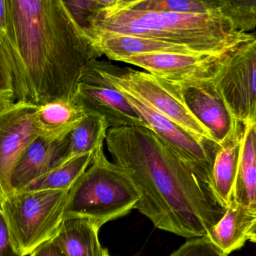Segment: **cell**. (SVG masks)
<instances>
[{
	"label": "cell",
	"instance_id": "1",
	"mask_svg": "<svg viewBox=\"0 0 256 256\" xmlns=\"http://www.w3.org/2000/svg\"><path fill=\"white\" fill-rule=\"evenodd\" d=\"M105 142L140 194L135 209L156 228L185 238L207 237L225 214L210 186L148 128H111Z\"/></svg>",
	"mask_w": 256,
	"mask_h": 256
},
{
	"label": "cell",
	"instance_id": "2",
	"mask_svg": "<svg viewBox=\"0 0 256 256\" xmlns=\"http://www.w3.org/2000/svg\"><path fill=\"white\" fill-rule=\"evenodd\" d=\"M16 102L74 101L86 68L102 57L64 0H8Z\"/></svg>",
	"mask_w": 256,
	"mask_h": 256
},
{
	"label": "cell",
	"instance_id": "3",
	"mask_svg": "<svg viewBox=\"0 0 256 256\" xmlns=\"http://www.w3.org/2000/svg\"><path fill=\"white\" fill-rule=\"evenodd\" d=\"M84 29L91 33L127 35L188 45L197 54L225 58L255 38L233 30L220 13L186 15L132 10L123 0H100Z\"/></svg>",
	"mask_w": 256,
	"mask_h": 256
},
{
	"label": "cell",
	"instance_id": "4",
	"mask_svg": "<svg viewBox=\"0 0 256 256\" xmlns=\"http://www.w3.org/2000/svg\"><path fill=\"white\" fill-rule=\"evenodd\" d=\"M81 81L102 84L127 93L182 128L197 141L218 146L208 129L188 108L182 92L148 72L97 60L86 68Z\"/></svg>",
	"mask_w": 256,
	"mask_h": 256
},
{
	"label": "cell",
	"instance_id": "5",
	"mask_svg": "<svg viewBox=\"0 0 256 256\" xmlns=\"http://www.w3.org/2000/svg\"><path fill=\"white\" fill-rule=\"evenodd\" d=\"M104 145L94 152L86 171L69 189L64 217L85 218L99 228L135 209L140 195L132 182L104 153Z\"/></svg>",
	"mask_w": 256,
	"mask_h": 256
},
{
	"label": "cell",
	"instance_id": "6",
	"mask_svg": "<svg viewBox=\"0 0 256 256\" xmlns=\"http://www.w3.org/2000/svg\"><path fill=\"white\" fill-rule=\"evenodd\" d=\"M69 189L12 192L1 203L12 245L20 255H30L56 237Z\"/></svg>",
	"mask_w": 256,
	"mask_h": 256
},
{
	"label": "cell",
	"instance_id": "7",
	"mask_svg": "<svg viewBox=\"0 0 256 256\" xmlns=\"http://www.w3.org/2000/svg\"><path fill=\"white\" fill-rule=\"evenodd\" d=\"M214 85L234 120L242 127L256 121V34L221 60Z\"/></svg>",
	"mask_w": 256,
	"mask_h": 256
},
{
	"label": "cell",
	"instance_id": "8",
	"mask_svg": "<svg viewBox=\"0 0 256 256\" xmlns=\"http://www.w3.org/2000/svg\"><path fill=\"white\" fill-rule=\"evenodd\" d=\"M37 107L16 102L0 111V204L12 193L10 177L26 149L40 135Z\"/></svg>",
	"mask_w": 256,
	"mask_h": 256
},
{
	"label": "cell",
	"instance_id": "9",
	"mask_svg": "<svg viewBox=\"0 0 256 256\" xmlns=\"http://www.w3.org/2000/svg\"><path fill=\"white\" fill-rule=\"evenodd\" d=\"M121 93L146 122L149 129L165 141L192 168L200 178L209 186L218 146L197 141L182 128L147 105L127 93Z\"/></svg>",
	"mask_w": 256,
	"mask_h": 256
},
{
	"label": "cell",
	"instance_id": "10",
	"mask_svg": "<svg viewBox=\"0 0 256 256\" xmlns=\"http://www.w3.org/2000/svg\"><path fill=\"white\" fill-rule=\"evenodd\" d=\"M222 59L200 54H156L124 57L118 62L142 68L172 87L182 90L212 81L216 66Z\"/></svg>",
	"mask_w": 256,
	"mask_h": 256
},
{
	"label": "cell",
	"instance_id": "11",
	"mask_svg": "<svg viewBox=\"0 0 256 256\" xmlns=\"http://www.w3.org/2000/svg\"><path fill=\"white\" fill-rule=\"evenodd\" d=\"M179 90L192 114L208 129L218 147L240 138L243 127L230 114L213 81H204Z\"/></svg>",
	"mask_w": 256,
	"mask_h": 256
},
{
	"label": "cell",
	"instance_id": "12",
	"mask_svg": "<svg viewBox=\"0 0 256 256\" xmlns=\"http://www.w3.org/2000/svg\"><path fill=\"white\" fill-rule=\"evenodd\" d=\"M70 135L61 138L39 135L26 149L10 177L12 192H18L66 162Z\"/></svg>",
	"mask_w": 256,
	"mask_h": 256
},
{
	"label": "cell",
	"instance_id": "13",
	"mask_svg": "<svg viewBox=\"0 0 256 256\" xmlns=\"http://www.w3.org/2000/svg\"><path fill=\"white\" fill-rule=\"evenodd\" d=\"M74 101L86 114L94 113L103 117L109 129L124 126L148 128L123 95L106 86L81 81Z\"/></svg>",
	"mask_w": 256,
	"mask_h": 256
},
{
	"label": "cell",
	"instance_id": "14",
	"mask_svg": "<svg viewBox=\"0 0 256 256\" xmlns=\"http://www.w3.org/2000/svg\"><path fill=\"white\" fill-rule=\"evenodd\" d=\"M88 34L102 55L114 61L124 57L148 54H198L188 45L166 41L127 35L99 33Z\"/></svg>",
	"mask_w": 256,
	"mask_h": 256
},
{
	"label": "cell",
	"instance_id": "15",
	"mask_svg": "<svg viewBox=\"0 0 256 256\" xmlns=\"http://www.w3.org/2000/svg\"><path fill=\"white\" fill-rule=\"evenodd\" d=\"M233 201L256 216V144L252 125L242 129Z\"/></svg>",
	"mask_w": 256,
	"mask_h": 256
},
{
	"label": "cell",
	"instance_id": "16",
	"mask_svg": "<svg viewBox=\"0 0 256 256\" xmlns=\"http://www.w3.org/2000/svg\"><path fill=\"white\" fill-rule=\"evenodd\" d=\"M256 216L234 201L225 214L210 230L207 237L226 256L244 246Z\"/></svg>",
	"mask_w": 256,
	"mask_h": 256
},
{
	"label": "cell",
	"instance_id": "17",
	"mask_svg": "<svg viewBox=\"0 0 256 256\" xmlns=\"http://www.w3.org/2000/svg\"><path fill=\"white\" fill-rule=\"evenodd\" d=\"M100 228L85 218H67L54 238L67 256H104Z\"/></svg>",
	"mask_w": 256,
	"mask_h": 256
},
{
	"label": "cell",
	"instance_id": "18",
	"mask_svg": "<svg viewBox=\"0 0 256 256\" xmlns=\"http://www.w3.org/2000/svg\"><path fill=\"white\" fill-rule=\"evenodd\" d=\"M240 138L218 147L214 159L210 186L220 205L227 209L233 201L240 156Z\"/></svg>",
	"mask_w": 256,
	"mask_h": 256
},
{
	"label": "cell",
	"instance_id": "19",
	"mask_svg": "<svg viewBox=\"0 0 256 256\" xmlns=\"http://www.w3.org/2000/svg\"><path fill=\"white\" fill-rule=\"evenodd\" d=\"M74 101L56 100L36 109V121L40 135L61 138L70 135L86 116Z\"/></svg>",
	"mask_w": 256,
	"mask_h": 256
},
{
	"label": "cell",
	"instance_id": "20",
	"mask_svg": "<svg viewBox=\"0 0 256 256\" xmlns=\"http://www.w3.org/2000/svg\"><path fill=\"white\" fill-rule=\"evenodd\" d=\"M93 156L94 153H87L72 158L55 169L34 180L20 192L67 190L70 189L75 181L91 165Z\"/></svg>",
	"mask_w": 256,
	"mask_h": 256
},
{
	"label": "cell",
	"instance_id": "21",
	"mask_svg": "<svg viewBox=\"0 0 256 256\" xmlns=\"http://www.w3.org/2000/svg\"><path fill=\"white\" fill-rule=\"evenodd\" d=\"M108 129V123L103 117L94 113L86 114L70 134L66 162L84 153H94L104 144Z\"/></svg>",
	"mask_w": 256,
	"mask_h": 256
},
{
	"label": "cell",
	"instance_id": "22",
	"mask_svg": "<svg viewBox=\"0 0 256 256\" xmlns=\"http://www.w3.org/2000/svg\"><path fill=\"white\" fill-rule=\"evenodd\" d=\"M123 3L132 10L186 15L220 13L216 0H123Z\"/></svg>",
	"mask_w": 256,
	"mask_h": 256
},
{
	"label": "cell",
	"instance_id": "23",
	"mask_svg": "<svg viewBox=\"0 0 256 256\" xmlns=\"http://www.w3.org/2000/svg\"><path fill=\"white\" fill-rule=\"evenodd\" d=\"M220 13L233 30L249 33L256 29V0H216Z\"/></svg>",
	"mask_w": 256,
	"mask_h": 256
},
{
	"label": "cell",
	"instance_id": "24",
	"mask_svg": "<svg viewBox=\"0 0 256 256\" xmlns=\"http://www.w3.org/2000/svg\"><path fill=\"white\" fill-rule=\"evenodd\" d=\"M16 102L14 83L7 57L0 43V111Z\"/></svg>",
	"mask_w": 256,
	"mask_h": 256
},
{
	"label": "cell",
	"instance_id": "25",
	"mask_svg": "<svg viewBox=\"0 0 256 256\" xmlns=\"http://www.w3.org/2000/svg\"><path fill=\"white\" fill-rule=\"evenodd\" d=\"M170 256H226L208 237L192 238L184 243Z\"/></svg>",
	"mask_w": 256,
	"mask_h": 256
},
{
	"label": "cell",
	"instance_id": "26",
	"mask_svg": "<svg viewBox=\"0 0 256 256\" xmlns=\"http://www.w3.org/2000/svg\"><path fill=\"white\" fill-rule=\"evenodd\" d=\"M0 256H20L14 249L7 223L0 211Z\"/></svg>",
	"mask_w": 256,
	"mask_h": 256
},
{
	"label": "cell",
	"instance_id": "27",
	"mask_svg": "<svg viewBox=\"0 0 256 256\" xmlns=\"http://www.w3.org/2000/svg\"><path fill=\"white\" fill-rule=\"evenodd\" d=\"M28 256H67L55 240L44 243Z\"/></svg>",
	"mask_w": 256,
	"mask_h": 256
},
{
	"label": "cell",
	"instance_id": "28",
	"mask_svg": "<svg viewBox=\"0 0 256 256\" xmlns=\"http://www.w3.org/2000/svg\"><path fill=\"white\" fill-rule=\"evenodd\" d=\"M246 236H248V240L256 243V220L254 222L251 228H250Z\"/></svg>",
	"mask_w": 256,
	"mask_h": 256
},
{
	"label": "cell",
	"instance_id": "29",
	"mask_svg": "<svg viewBox=\"0 0 256 256\" xmlns=\"http://www.w3.org/2000/svg\"><path fill=\"white\" fill-rule=\"evenodd\" d=\"M252 129H254V136H255V141L256 144V121L254 125H252Z\"/></svg>",
	"mask_w": 256,
	"mask_h": 256
},
{
	"label": "cell",
	"instance_id": "30",
	"mask_svg": "<svg viewBox=\"0 0 256 256\" xmlns=\"http://www.w3.org/2000/svg\"><path fill=\"white\" fill-rule=\"evenodd\" d=\"M104 256H110V255L109 254V252H108V250L106 249H105Z\"/></svg>",
	"mask_w": 256,
	"mask_h": 256
},
{
	"label": "cell",
	"instance_id": "31",
	"mask_svg": "<svg viewBox=\"0 0 256 256\" xmlns=\"http://www.w3.org/2000/svg\"><path fill=\"white\" fill-rule=\"evenodd\" d=\"M0 211H2L1 204H0Z\"/></svg>",
	"mask_w": 256,
	"mask_h": 256
}]
</instances>
